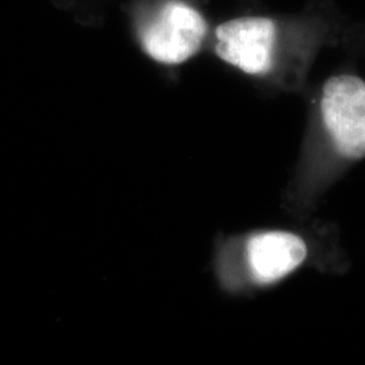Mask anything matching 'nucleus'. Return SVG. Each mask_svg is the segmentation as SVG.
I'll return each instance as SVG.
<instances>
[{
    "label": "nucleus",
    "instance_id": "f03ea898",
    "mask_svg": "<svg viewBox=\"0 0 365 365\" xmlns=\"http://www.w3.org/2000/svg\"><path fill=\"white\" fill-rule=\"evenodd\" d=\"M206 33L207 24L195 9L170 1L145 29L143 46L158 63L178 66L199 52Z\"/></svg>",
    "mask_w": 365,
    "mask_h": 365
},
{
    "label": "nucleus",
    "instance_id": "f257e3e1",
    "mask_svg": "<svg viewBox=\"0 0 365 365\" xmlns=\"http://www.w3.org/2000/svg\"><path fill=\"white\" fill-rule=\"evenodd\" d=\"M321 111L336 150L348 160L365 157V81L353 75L329 78Z\"/></svg>",
    "mask_w": 365,
    "mask_h": 365
},
{
    "label": "nucleus",
    "instance_id": "7ed1b4c3",
    "mask_svg": "<svg viewBox=\"0 0 365 365\" xmlns=\"http://www.w3.org/2000/svg\"><path fill=\"white\" fill-rule=\"evenodd\" d=\"M277 30L264 16H244L215 30V52L227 64L253 75H267L274 66Z\"/></svg>",
    "mask_w": 365,
    "mask_h": 365
},
{
    "label": "nucleus",
    "instance_id": "20e7f679",
    "mask_svg": "<svg viewBox=\"0 0 365 365\" xmlns=\"http://www.w3.org/2000/svg\"><path fill=\"white\" fill-rule=\"evenodd\" d=\"M307 256L306 242L288 232H265L247 244V260L253 280L272 284L294 272Z\"/></svg>",
    "mask_w": 365,
    "mask_h": 365
}]
</instances>
